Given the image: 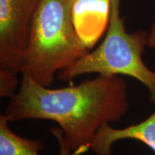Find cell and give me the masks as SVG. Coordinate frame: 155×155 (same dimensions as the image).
<instances>
[{"instance_id": "7", "label": "cell", "mask_w": 155, "mask_h": 155, "mask_svg": "<svg viewBox=\"0 0 155 155\" xmlns=\"http://www.w3.org/2000/svg\"><path fill=\"white\" fill-rule=\"evenodd\" d=\"M9 122L5 114L0 116V155H39L44 143L19 137L11 130ZM50 131L58 141L60 155H72L71 147L61 128L53 127Z\"/></svg>"}, {"instance_id": "6", "label": "cell", "mask_w": 155, "mask_h": 155, "mask_svg": "<svg viewBox=\"0 0 155 155\" xmlns=\"http://www.w3.org/2000/svg\"><path fill=\"white\" fill-rule=\"evenodd\" d=\"M148 43L155 48V26L151 31ZM122 139L140 141L155 152V111L144 121L124 129H114L109 124L101 128L90 144V150L97 155H111V147Z\"/></svg>"}, {"instance_id": "8", "label": "cell", "mask_w": 155, "mask_h": 155, "mask_svg": "<svg viewBox=\"0 0 155 155\" xmlns=\"http://www.w3.org/2000/svg\"><path fill=\"white\" fill-rule=\"evenodd\" d=\"M18 85L16 75L0 71V96L11 98L15 94V90Z\"/></svg>"}, {"instance_id": "5", "label": "cell", "mask_w": 155, "mask_h": 155, "mask_svg": "<svg viewBox=\"0 0 155 155\" xmlns=\"http://www.w3.org/2000/svg\"><path fill=\"white\" fill-rule=\"evenodd\" d=\"M111 0H75L72 18L79 39L91 49L105 32L109 23Z\"/></svg>"}, {"instance_id": "4", "label": "cell", "mask_w": 155, "mask_h": 155, "mask_svg": "<svg viewBox=\"0 0 155 155\" xmlns=\"http://www.w3.org/2000/svg\"><path fill=\"white\" fill-rule=\"evenodd\" d=\"M39 0H0V71L22 72Z\"/></svg>"}, {"instance_id": "1", "label": "cell", "mask_w": 155, "mask_h": 155, "mask_svg": "<svg viewBox=\"0 0 155 155\" xmlns=\"http://www.w3.org/2000/svg\"><path fill=\"white\" fill-rule=\"evenodd\" d=\"M127 83L118 75H101L77 86L51 89L22 76L18 93L9 98L5 115L10 121L51 120L58 123L72 155L90 150L103 126L127 113Z\"/></svg>"}, {"instance_id": "3", "label": "cell", "mask_w": 155, "mask_h": 155, "mask_svg": "<svg viewBox=\"0 0 155 155\" xmlns=\"http://www.w3.org/2000/svg\"><path fill=\"white\" fill-rule=\"evenodd\" d=\"M120 0H111V15L107 33L101 44L94 51L58 73L63 81H71L86 73L101 75H126L138 80L147 87L155 104V73L142 61L149 37L145 31L129 34L126 31L124 19L120 16Z\"/></svg>"}, {"instance_id": "2", "label": "cell", "mask_w": 155, "mask_h": 155, "mask_svg": "<svg viewBox=\"0 0 155 155\" xmlns=\"http://www.w3.org/2000/svg\"><path fill=\"white\" fill-rule=\"evenodd\" d=\"M75 0H39L31 25L22 76L50 87L56 73L88 53L75 30Z\"/></svg>"}]
</instances>
